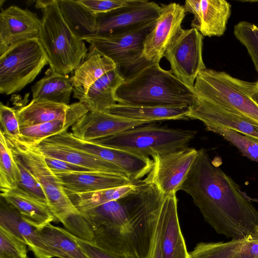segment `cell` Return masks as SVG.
Segmentation results:
<instances>
[{
    "label": "cell",
    "mask_w": 258,
    "mask_h": 258,
    "mask_svg": "<svg viewBox=\"0 0 258 258\" xmlns=\"http://www.w3.org/2000/svg\"><path fill=\"white\" fill-rule=\"evenodd\" d=\"M198 156L179 190L188 194L205 220L220 234L236 239L253 233L258 210L240 186L211 160Z\"/></svg>",
    "instance_id": "1"
},
{
    "label": "cell",
    "mask_w": 258,
    "mask_h": 258,
    "mask_svg": "<svg viewBox=\"0 0 258 258\" xmlns=\"http://www.w3.org/2000/svg\"><path fill=\"white\" fill-rule=\"evenodd\" d=\"M114 98L118 103L137 106H190L196 100L191 89L159 62L144 67L117 87Z\"/></svg>",
    "instance_id": "2"
},
{
    "label": "cell",
    "mask_w": 258,
    "mask_h": 258,
    "mask_svg": "<svg viewBox=\"0 0 258 258\" xmlns=\"http://www.w3.org/2000/svg\"><path fill=\"white\" fill-rule=\"evenodd\" d=\"M42 12L38 39L47 55L50 69L68 75L85 60L88 49L66 23L57 0L51 1Z\"/></svg>",
    "instance_id": "3"
},
{
    "label": "cell",
    "mask_w": 258,
    "mask_h": 258,
    "mask_svg": "<svg viewBox=\"0 0 258 258\" xmlns=\"http://www.w3.org/2000/svg\"><path fill=\"white\" fill-rule=\"evenodd\" d=\"M197 133L196 130L168 128L150 123L92 142L149 157L188 147Z\"/></svg>",
    "instance_id": "4"
},
{
    "label": "cell",
    "mask_w": 258,
    "mask_h": 258,
    "mask_svg": "<svg viewBox=\"0 0 258 258\" xmlns=\"http://www.w3.org/2000/svg\"><path fill=\"white\" fill-rule=\"evenodd\" d=\"M255 87V82L206 69L198 74L194 91L197 98L234 110L258 126V105L251 97Z\"/></svg>",
    "instance_id": "5"
},
{
    "label": "cell",
    "mask_w": 258,
    "mask_h": 258,
    "mask_svg": "<svg viewBox=\"0 0 258 258\" xmlns=\"http://www.w3.org/2000/svg\"><path fill=\"white\" fill-rule=\"evenodd\" d=\"M49 64L38 38L14 46L0 56V93L10 95L22 90Z\"/></svg>",
    "instance_id": "6"
},
{
    "label": "cell",
    "mask_w": 258,
    "mask_h": 258,
    "mask_svg": "<svg viewBox=\"0 0 258 258\" xmlns=\"http://www.w3.org/2000/svg\"><path fill=\"white\" fill-rule=\"evenodd\" d=\"M156 22L123 33L95 35L82 40L90 44L89 49H94L112 60L125 80L152 63L144 57V44Z\"/></svg>",
    "instance_id": "7"
},
{
    "label": "cell",
    "mask_w": 258,
    "mask_h": 258,
    "mask_svg": "<svg viewBox=\"0 0 258 258\" xmlns=\"http://www.w3.org/2000/svg\"><path fill=\"white\" fill-rule=\"evenodd\" d=\"M5 137L12 154L22 161L42 186L48 207L56 220L62 223L71 215L79 213L37 147Z\"/></svg>",
    "instance_id": "8"
},
{
    "label": "cell",
    "mask_w": 258,
    "mask_h": 258,
    "mask_svg": "<svg viewBox=\"0 0 258 258\" xmlns=\"http://www.w3.org/2000/svg\"><path fill=\"white\" fill-rule=\"evenodd\" d=\"M203 39L196 29H182L164 54L171 73L192 90L198 74L206 69L202 55Z\"/></svg>",
    "instance_id": "9"
},
{
    "label": "cell",
    "mask_w": 258,
    "mask_h": 258,
    "mask_svg": "<svg viewBox=\"0 0 258 258\" xmlns=\"http://www.w3.org/2000/svg\"><path fill=\"white\" fill-rule=\"evenodd\" d=\"M43 141L66 146L97 156L120 168L129 178L134 181L140 180L150 172L153 166V161L149 157L139 156L123 150L82 141L68 132Z\"/></svg>",
    "instance_id": "10"
},
{
    "label": "cell",
    "mask_w": 258,
    "mask_h": 258,
    "mask_svg": "<svg viewBox=\"0 0 258 258\" xmlns=\"http://www.w3.org/2000/svg\"><path fill=\"white\" fill-rule=\"evenodd\" d=\"M161 6L154 2L131 0L127 5L97 15L96 35H111L127 32L154 22Z\"/></svg>",
    "instance_id": "11"
},
{
    "label": "cell",
    "mask_w": 258,
    "mask_h": 258,
    "mask_svg": "<svg viewBox=\"0 0 258 258\" xmlns=\"http://www.w3.org/2000/svg\"><path fill=\"white\" fill-rule=\"evenodd\" d=\"M195 148L184 149L152 156L153 168L145 178L164 195L176 193L185 179L198 156Z\"/></svg>",
    "instance_id": "12"
},
{
    "label": "cell",
    "mask_w": 258,
    "mask_h": 258,
    "mask_svg": "<svg viewBox=\"0 0 258 258\" xmlns=\"http://www.w3.org/2000/svg\"><path fill=\"white\" fill-rule=\"evenodd\" d=\"M183 6L176 3L161 6L160 14L146 37L143 55L151 62H160L166 50L181 30L185 15Z\"/></svg>",
    "instance_id": "13"
},
{
    "label": "cell",
    "mask_w": 258,
    "mask_h": 258,
    "mask_svg": "<svg viewBox=\"0 0 258 258\" xmlns=\"http://www.w3.org/2000/svg\"><path fill=\"white\" fill-rule=\"evenodd\" d=\"M41 20L28 9L11 6L0 13V56L23 41L38 38Z\"/></svg>",
    "instance_id": "14"
},
{
    "label": "cell",
    "mask_w": 258,
    "mask_h": 258,
    "mask_svg": "<svg viewBox=\"0 0 258 258\" xmlns=\"http://www.w3.org/2000/svg\"><path fill=\"white\" fill-rule=\"evenodd\" d=\"M186 117L201 121L206 128L212 126L225 127L258 141V126L230 108L196 98L189 106Z\"/></svg>",
    "instance_id": "15"
},
{
    "label": "cell",
    "mask_w": 258,
    "mask_h": 258,
    "mask_svg": "<svg viewBox=\"0 0 258 258\" xmlns=\"http://www.w3.org/2000/svg\"><path fill=\"white\" fill-rule=\"evenodd\" d=\"M150 123L125 118L105 111H89L72 126L71 130L76 138L92 142Z\"/></svg>",
    "instance_id": "16"
},
{
    "label": "cell",
    "mask_w": 258,
    "mask_h": 258,
    "mask_svg": "<svg viewBox=\"0 0 258 258\" xmlns=\"http://www.w3.org/2000/svg\"><path fill=\"white\" fill-rule=\"evenodd\" d=\"M54 173L66 192L75 194L116 188L138 181L126 176L95 171Z\"/></svg>",
    "instance_id": "17"
},
{
    "label": "cell",
    "mask_w": 258,
    "mask_h": 258,
    "mask_svg": "<svg viewBox=\"0 0 258 258\" xmlns=\"http://www.w3.org/2000/svg\"><path fill=\"white\" fill-rule=\"evenodd\" d=\"M176 193L164 195L161 210L163 224L161 242L163 258H188L177 213Z\"/></svg>",
    "instance_id": "18"
},
{
    "label": "cell",
    "mask_w": 258,
    "mask_h": 258,
    "mask_svg": "<svg viewBox=\"0 0 258 258\" xmlns=\"http://www.w3.org/2000/svg\"><path fill=\"white\" fill-rule=\"evenodd\" d=\"M36 147L44 156L61 160L92 171L127 177L114 164L82 150L44 141Z\"/></svg>",
    "instance_id": "19"
},
{
    "label": "cell",
    "mask_w": 258,
    "mask_h": 258,
    "mask_svg": "<svg viewBox=\"0 0 258 258\" xmlns=\"http://www.w3.org/2000/svg\"><path fill=\"white\" fill-rule=\"evenodd\" d=\"M188 258H258V238L251 234L225 242H200Z\"/></svg>",
    "instance_id": "20"
},
{
    "label": "cell",
    "mask_w": 258,
    "mask_h": 258,
    "mask_svg": "<svg viewBox=\"0 0 258 258\" xmlns=\"http://www.w3.org/2000/svg\"><path fill=\"white\" fill-rule=\"evenodd\" d=\"M0 228L25 243L37 258H45V246L39 235V229L27 222L19 212L2 197Z\"/></svg>",
    "instance_id": "21"
},
{
    "label": "cell",
    "mask_w": 258,
    "mask_h": 258,
    "mask_svg": "<svg viewBox=\"0 0 258 258\" xmlns=\"http://www.w3.org/2000/svg\"><path fill=\"white\" fill-rule=\"evenodd\" d=\"M116 67L113 61L94 49H89L85 60L71 77L73 97L79 99L89 87L106 73Z\"/></svg>",
    "instance_id": "22"
},
{
    "label": "cell",
    "mask_w": 258,
    "mask_h": 258,
    "mask_svg": "<svg viewBox=\"0 0 258 258\" xmlns=\"http://www.w3.org/2000/svg\"><path fill=\"white\" fill-rule=\"evenodd\" d=\"M117 67L93 83L78 100L89 111H105L116 104L114 98L117 87L124 81Z\"/></svg>",
    "instance_id": "23"
},
{
    "label": "cell",
    "mask_w": 258,
    "mask_h": 258,
    "mask_svg": "<svg viewBox=\"0 0 258 258\" xmlns=\"http://www.w3.org/2000/svg\"><path fill=\"white\" fill-rule=\"evenodd\" d=\"M89 112L81 102L72 104V109L64 119H59L26 127L20 128V142L36 146L44 140L67 132L82 117Z\"/></svg>",
    "instance_id": "24"
},
{
    "label": "cell",
    "mask_w": 258,
    "mask_h": 258,
    "mask_svg": "<svg viewBox=\"0 0 258 258\" xmlns=\"http://www.w3.org/2000/svg\"><path fill=\"white\" fill-rule=\"evenodd\" d=\"M38 234L45 245L46 258H89L68 230L49 223L38 229Z\"/></svg>",
    "instance_id": "25"
},
{
    "label": "cell",
    "mask_w": 258,
    "mask_h": 258,
    "mask_svg": "<svg viewBox=\"0 0 258 258\" xmlns=\"http://www.w3.org/2000/svg\"><path fill=\"white\" fill-rule=\"evenodd\" d=\"M1 197L13 206L27 222L37 229H41L56 220L48 206L17 188L1 192Z\"/></svg>",
    "instance_id": "26"
},
{
    "label": "cell",
    "mask_w": 258,
    "mask_h": 258,
    "mask_svg": "<svg viewBox=\"0 0 258 258\" xmlns=\"http://www.w3.org/2000/svg\"><path fill=\"white\" fill-rule=\"evenodd\" d=\"M189 110V106H137L117 103L105 111L125 118L151 123L157 120L188 119L186 115Z\"/></svg>",
    "instance_id": "27"
},
{
    "label": "cell",
    "mask_w": 258,
    "mask_h": 258,
    "mask_svg": "<svg viewBox=\"0 0 258 258\" xmlns=\"http://www.w3.org/2000/svg\"><path fill=\"white\" fill-rule=\"evenodd\" d=\"M46 73V75L31 87L33 99L70 105L73 92L71 77L50 69Z\"/></svg>",
    "instance_id": "28"
},
{
    "label": "cell",
    "mask_w": 258,
    "mask_h": 258,
    "mask_svg": "<svg viewBox=\"0 0 258 258\" xmlns=\"http://www.w3.org/2000/svg\"><path fill=\"white\" fill-rule=\"evenodd\" d=\"M72 104L69 105L32 99L28 104L17 110L20 128L26 127L52 120L65 118L70 112Z\"/></svg>",
    "instance_id": "29"
},
{
    "label": "cell",
    "mask_w": 258,
    "mask_h": 258,
    "mask_svg": "<svg viewBox=\"0 0 258 258\" xmlns=\"http://www.w3.org/2000/svg\"><path fill=\"white\" fill-rule=\"evenodd\" d=\"M201 24L199 31L204 36L224 35L231 13V4L226 0H200Z\"/></svg>",
    "instance_id": "30"
},
{
    "label": "cell",
    "mask_w": 258,
    "mask_h": 258,
    "mask_svg": "<svg viewBox=\"0 0 258 258\" xmlns=\"http://www.w3.org/2000/svg\"><path fill=\"white\" fill-rule=\"evenodd\" d=\"M61 15L70 29L82 38L96 35L97 15L94 14L78 1L57 0Z\"/></svg>",
    "instance_id": "31"
},
{
    "label": "cell",
    "mask_w": 258,
    "mask_h": 258,
    "mask_svg": "<svg viewBox=\"0 0 258 258\" xmlns=\"http://www.w3.org/2000/svg\"><path fill=\"white\" fill-rule=\"evenodd\" d=\"M140 180L132 185L90 192H66L78 211L82 212L135 193Z\"/></svg>",
    "instance_id": "32"
},
{
    "label": "cell",
    "mask_w": 258,
    "mask_h": 258,
    "mask_svg": "<svg viewBox=\"0 0 258 258\" xmlns=\"http://www.w3.org/2000/svg\"><path fill=\"white\" fill-rule=\"evenodd\" d=\"M18 185V169L5 137L0 130V186L1 192L13 190Z\"/></svg>",
    "instance_id": "33"
},
{
    "label": "cell",
    "mask_w": 258,
    "mask_h": 258,
    "mask_svg": "<svg viewBox=\"0 0 258 258\" xmlns=\"http://www.w3.org/2000/svg\"><path fill=\"white\" fill-rule=\"evenodd\" d=\"M221 136L248 158L258 162V141L230 129L220 126L206 128Z\"/></svg>",
    "instance_id": "34"
},
{
    "label": "cell",
    "mask_w": 258,
    "mask_h": 258,
    "mask_svg": "<svg viewBox=\"0 0 258 258\" xmlns=\"http://www.w3.org/2000/svg\"><path fill=\"white\" fill-rule=\"evenodd\" d=\"M13 156L18 169L17 188L33 199L48 206L47 199L39 181L18 157L14 155Z\"/></svg>",
    "instance_id": "35"
},
{
    "label": "cell",
    "mask_w": 258,
    "mask_h": 258,
    "mask_svg": "<svg viewBox=\"0 0 258 258\" xmlns=\"http://www.w3.org/2000/svg\"><path fill=\"white\" fill-rule=\"evenodd\" d=\"M233 33L246 48L258 73V26L247 21H240L234 26Z\"/></svg>",
    "instance_id": "36"
},
{
    "label": "cell",
    "mask_w": 258,
    "mask_h": 258,
    "mask_svg": "<svg viewBox=\"0 0 258 258\" xmlns=\"http://www.w3.org/2000/svg\"><path fill=\"white\" fill-rule=\"evenodd\" d=\"M27 245L0 228V258H28Z\"/></svg>",
    "instance_id": "37"
},
{
    "label": "cell",
    "mask_w": 258,
    "mask_h": 258,
    "mask_svg": "<svg viewBox=\"0 0 258 258\" xmlns=\"http://www.w3.org/2000/svg\"><path fill=\"white\" fill-rule=\"evenodd\" d=\"M1 131L8 137L17 141L21 139L20 127L19 124L17 110L1 103Z\"/></svg>",
    "instance_id": "38"
},
{
    "label": "cell",
    "mask_w": 258,
    "mask_h": 258,
    "mask_svg": "<svg viewBox=\"0 0 258 258\" xmlns=\"http://www.w3.org/2000/svg\"><path fill=\"white\" fill-rule=\"evenodd\" d=\"M131 0H79L78 2L94 14L106 13L128 5Z\"/></svg>",
    "instance_id": "39"
},
{
    "label": "cell",
    "mask_w": 258,
    "mask_h": 258,
    "mask_svg": "<svg viewBox=\"0 0 258 258\" xmlns=\"http://www.w3.org/2000/svg\"><path fill=\"white\" fill-rule=\"evenodd\" d=\"M44 160L48 167L53 173H69L92 171L69 162L49 157L44 156Z\"/></svg>",
    "instance_id": "40"
},
{
    "label": "cell",
    "mask_w": 258,
    "mask_h": 258,
    "mask_svg": "<svg viewBox=\"0 0 258 258\" xmlns=\"http://www.w3.org/2000/svg\"><path fill=\"white\" fill-rule=\"evenodd\" d=\"M74 238L89 258H125L110 253L73 234Z\"/></svg>",
    "instance_id": "41"
},
{
    "label": "cell",
    "mask_w": 258,
    "mask_h": 258,
    "mask_svg": "<svg viewBox=\"0 0 258 258\" xmlns=\"http://www.w3.org/2000/svg\"><path fill=\"white\" fill-rule=\"evenodd\" d=\"M183 7L185 12H189L194 15V19L191 23V28L199 31L201 18L200 0H186Z\"/></svg>",
    "instance_id": "42"
},
{
    "label": "cell",
    "mask_w": 258,
    "mask_h": 258,
    "mask_svg": "<svg viewBox=\"0 0 258 258\" xmlns=\"http://www.w3.org/2000/svg\"><path fill=\"white\" fill-rule=\"evenodd\" d=\"M162 224L163 214L161 209L159 216L158 223L156 232L154 245L151 258H163L161 242Z\"/></svg>",
    "instance_id": "43"
},
{
    "label": "cell",
    "mask_w": 258,
    "mask_h": 258,
    "mask_svg": "<svg viewBox=\"0 0 258 258\" xmlns=\"http://www.w3.org/2000/svg\"><path fill=\"white\" fill-rule=\"evenodd\" d=\"M51 2V1H36L35 7L37 9H41V10L47 6Z\"/></svg>",
    "instance_id": "44"
},
{
    "label": "cell",
    "mask_w": 258,
    "mask_h": 258,
    "mask_svg": "<svg viewBox=\"0 0 258 258\" xmlns=\"http://www.w3.org/2000/svg\"><path fill=\"white\" fill-rule=\"evenodd\" d=\"M256 82L255 89L252 95V99L258 105V79Z\"/></svg>",
    "instance_id": "45"
},
{
    "label": "cell",
    "mask_w": 258,
    "mask_h": 258,
    "mask_svg": "<svg viewBox=\"0 0 258 258\" xmlns=\"http://www.w3.org/2000/svg\"><path fill=\"white\" fill-rule=\"evenodd\" d=\"M252 235L258 238V226L255 228V230L254 232L252 233Z\"/></svg>",
    "instance_id": "46"
},
{
    "label": "cell",
    "mask_w": 258,
    "mask_h": 258,
    "mask_svg": "<svg viewBox=\"0 0 258 258\" xmlns=\"http://www.w3.org/2000/svg\"><path fill=\"white\" fill-rule=\"evenodd\" d=\"M29 258V257H28Z\"/></svg>",
    "instance_id": "47"
}]
</instances>
